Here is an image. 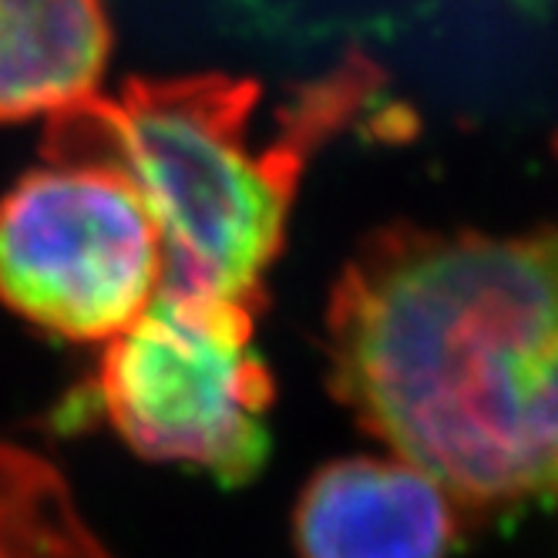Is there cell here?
I'll use <instances>...</instances> for the list:
<instances>
[{"instance_id": "cell-1", "label": "cell", "mask_w": 558, "mask_h": 558, "mask_svg": "<svg viewBox=\"0 0 558 558\" xmlns=\"http://www.w3.org/2000/svg\"><path fill=\"white\" fill-rule=\"evenodd\" d=\"M327 361L337 401L458 511H558V222L367 235Z\"/></svg>"}, {"instance_id": "cell-5", "label": "cell", "mask_w": 558, "mask_h": 558, "mask_svg": "<svg viewBox=\"0 0 558 558\" xmlns=\"http://www.w3.org/2000/svg\"><path fill=\"white\" fill-rule=\"evenodd\" d=\"M458 508L401 458H340L316 471L293 511L300 558H448Z\"/></svg>"}, {"instance_id": "cell-4", "label": "cell", "mask_w": 558, "mask_h": 558, "mask_svg": "<svg viewBox=\"0 0 558 558\" xmlns=\"http://www.w3.org/2000/svg\"><path fill=\"white\" fill-rule=\"evenodd\" d=\"M162 287V250L114 172L45 158L0 198V303L71 343H108Z\"/></svg>"}, {"instance_id": "cell-7", "label": "cell", "mask_w": 558, "mask_h": 558, "mask_svg": "<svg viewBox=\"0 0 558 558\" xmlns=\"http://www.w3.org/2000/svg\"><path fill=\"white\" fill-rule=\"evenodd\" d=\"M0 558H111L58 468L0 445Z\"/></svg>"}, {"instance_id": "cell-3", "label": "cell", "mask_w": 558, "mask_h": 558, "mask_svg": "<svg viewBox=\"0 0 558 558\" xmlns=\"http://www.w3.org/2000/svg\"><path fill=\"white\" fill-rule=\"evenodd\" d=\"M101 347L88 401L135 454L229 488L263 471L272 377L256 343V306L158 290Z\"/></svg>"}, {"instance_id": "cell-6", "label": "cell", "mask_w": 558, "mask_h": 558, "mask_svg": "<svg viewBox=\"0 0 558 558\" xmlns=\"http://www.w3.org/2000/svg\"><path fill=\"white\" fill-rule=\"evenodd\" d=\"M111 41L101 0H0V125L48 122L98 95Z\"/></svg>"}, {"instance_id": "cell-2", "label": "cell", "mask_w": 558, "mask_h": 558, "mask_svg": "<svg viewBox=\"0 0 558 558\" xmlns=\"http://www.w3.org/2000/svg\"><path fill=\"white\" fill-rule=\"evenodd\" d=\"M374 85L377 68L350 58L283 111L276 135H259L253 77H132L48 118L41 148L58 162L101 166L138 195L162 250L158 290L259 310L310 151Z\"/></svg>"}]
</instances>
